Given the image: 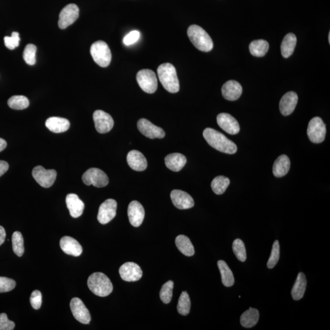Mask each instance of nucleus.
Returning <instances> with one entry per match:
<instances>
[{
    "label": "nucleus",
    "mask_w": 330,
    "mask_h": 330,
    "mask_svg": "<svg viewBox=\"0 0 330 330\" xmlns=\"http://www.w3.org/2000/svg\"><path fill=\"white\" fill-rule=\"evenodd\" d=\"M203 136L209 145L217 151L228 154H234L237 151L236 144L216 130L205 129L203 132Z\"/></svg>",
    "instance_id": "nucleus-1"
},
{
    "label": "nucleus",
    "mask_w": 330,
    "mask_h": 330,
    "mask_svg": "<svg viewBox=\"0 0 330 330\" xmlns=\"http://www.w3.org/2000/svg\"><path fill=\"white\" fill-rule=\"evenodd\" d=\"M159 79L165 90L171 93H178L180 89L179 81L175 67L171 63H164L158 67Z\"/></svg>",
    "instance_id": "nucleus-2"
},
{
    "label": "nucleus",
    "mask_w": 330,
    "mask_h": 330,
    "mask_svg": "<svg viewBox=\"0 0 330 330\" xmlns=\"http://www.w3.org/2000/svg\"><path fill=\"white\" fill-rule=\"evenodd\" d=\"M187 34L191 43L199 51L208 52L213 49V41L208 32L201 26L191 25L188 29Z\"/></svg>",
    "instance_id": "nucleus-3"
},
{
    "label": "nucleus",
    "mask_w": 330,
    "mask_h": 330,
    "mask_svg": "<svg viewBox=\"0 0 330 330\" xmlns=\"http://www.w3.org/2000/svg\"><path fill=\"white\" fill-rule=\"evenodd\" d=\"M88 285L93 294L101 297L109 296L113 290L110 279L105 274L100 272L94 273L89 277Z\"/></svg>",
    "instance_id": "nucleus-4"
},
{
    "label": "nucleus",
    "mask_w": 330,
    "mask_h": 330,
    "mask_svg": "<svg viewBox=\"0 0 330 330\" xmlns=\"http://www.w3.org/2000/svg\"><path fill=\"white\" fill-rule=\"evenodd\" d=\"M91 55L93 60L99 66L107 67L111 61V53L107 44L104 41L99 40L93 44L91 47Z\"/></svg>",
    "instance_id": "nucleus-5"
},
{
    "label": "nucleus",
    "mask_w": 330,
    "mask_h": 330,
    "mask_svg": "<svg viewBox=\"0 0 330 330\" xmlns=\"http://www.w3.org/2000/svg\"><path fill=\"white\" fill-rule=\"evenodd\" d=\"M137 80L140 87L144 92L152 94L154 93L157 89V76L152 70H140L137 75Z\"/></svg>",
    "instance_id": "nucleus-6"
},
{
    "label": "nucleus",
    "mask_w": 330,
    "mask_h": 330,
    "mask_svg": "<svg viewBox=\"0 0 330 330\" xmlns=\"http://www.w3.org/2000/svg\"><path fill=\"white\" fill-rule=\"evenodd\" d=\"M326 133V125L319 117H315L309 122L307 134L309 140L314 143H322Z\"/></svg>",
    "instance_id": "nucleus-7"
},
{
    "label": "nucleus",
    "mask_w": 330,
    "mask_h": 330,
    "mask_svg": "<svg viewBox=\"0 0 330 330\" xmlns=\"http://www.w3.org/2000/svg\"><path fill=\"white\" fill-rule=\"evenodd\" d=\"M82 180L85 185H93L97 188L107 186L109 182L107 175L102 170L95 168L87 170L82 175Z\"/></svg>",
    "instance_id": "nucleus-8"
},
{
    "label": "nucleus",
    "mask_w": 330,
    "mask_h": 330,
    "mask_svg": "<svg viewBox=\"0 0 330 330\" xmlns=\"http://www.w3.org/2000/svg\"><path fill=\"white\" fill-rule=\"evenodd\" d=\"M32 175L41 187L49 188L54 185L57 173L55 170H46L42 166H37L32 170Z\"/></svg>",
    "instance_id": "nucleus-9"
},
{
    "label": "nucleus",
    "mask_w": 330,
    "mask_h": 330,
    "mask_svg": "<svg viewBox=\"0 0 330 330\" xmlns=\"http://www.w3.org/2000/svg\"><path fill=\"white\" fill-rule=\"evenodd\" d=\"M79 17V8L75 4H69L61 11L59 16L58 26L61 29H66L73 24Z\"/></svg>",
    "instance_id": "nucleus-10"
},
{
    "label": "nucleus",
    "mask_w": 330,
    "mask_h": 330,
    "mask_svg": "<svg viewBox=\"0 0 330 330\" xmlns=\"http://www.w3.org/2000/svg\"><path fill=\"white\" fill-rule=\"evenodd\" d=\"M117 202L113 199H108L100 206L97 220L102 225L110 222L116 217Z\"/></svg>",
    "instance_id": "nucleus-11"
},
{
    "label": "nucleus",
    "mask_w": 330,
    "mask_h": 330,
    "mask_svg": "<svg viewBox=\"0 0 330 330\" xmlns=\"http://www.w3.org/2000/svg\"><path fill=\"white\" fill-rule=\"evenodd\" d=\"M93 119L97 131L100 134H106L110 132L114 126L112 117L102 110H96L93 114Z\"/></svg>",
    "instance_id": "nucleus-12"
},
{
    "label": "nucleus",
    "mask_w": 330,
    "mask_h": 330,
    "mask_svg": "<svg viewBox=\"0 0 330 330\" xmlns=\"http://www.w3.org/2000/svg\"><path fill=\"white\" fill-rule=\"evenodd\" d=\"M70 307L76 320L82 324L90 323L91 320L90 312L80 299H72L70 301Z\"/></svg>",
    "instance_id": "nucleus-13"
},
{
    "label": "nucleus",
    "mask_w": 330,
    "mask_h": 330,
    "mask_svg": "<svg viewBox=\"0 0 330 330\" xmlns=\"http://www.w3.org/2000/svg\"><path fill=\"white\" fill-rule=\"evenodd\" d=\"M119 274L121 278L128 282L138 281L143 276L140 267L131 262H126L120 267Z\"/></svg>",
    "instance_id": "nucleus-14"
},
{
    "label": "nucleus",
    "mask_w": 330,
    "mask_h": 330,
    "mask_svg": "<svg viewBox=\"0 0 330 330\" xmlns=\"http://www.w3.org/2000/svg\"><path fill=\"white\" fill-rule=\"evenodd\" d=\"M139 131L146 137L155 139V138H163L165 136V132L163 129L153 125L146 119H141L137 123Z\"/></svg>",
    "instance_id": "nucleus-15"
},
{
    "label": "nucleus",
    "mask_w": 330,
    "mask_h": 330,
    "mask_svg": "<svg viewBox=\"0 0 330 330\" xmlns=\"http://www.w3.org/2000/svg\"><path fill=\"white\" fill-rule=\"evenodd\" d=\"M217 120L220 128L230 135H236L240 132L239 123L231 114L220 113L218 115Z\"/></svg>",
    "instance_id": "nucleus-16"
},
{
    "label": "nucleus",
    "mask_w": 330,
    "mask_h": 330,
    "mask_svg": "<svg viewBox=\"0 0 330 330\" xmlns=\"http://www.w3.org/2000/svg\"><path fill=\"white\" fill-rule=\"evenodd\" d=\"M171 198L174 205L181 210L192 208L194 205L193 197L184 191L173 190L171 193Z\"/></svg>",
    "instance_id": "nucleus-17"
},
{
    "label": "nucleus",
    "mask_w": 330,
    "mask_h": 330,
    "mask_svg": "<svg viewBox=\"0 0 330 330\" xmlns=\"http://www.w3.org/2000/svg\"><path fill=\"white\" fill-rule=\"evenodd\" d=\"M129 222L134 227H139L143 223L145 212L139 202L134 201L130 203L128 208Z\"/></svg>",
    "instance_id": "nucleus-18"
},
{
    "label": "nucleus",
    "mask_w": 330,
    "mask_h": 330,
    "mask_svg": "<svg viewBox=\"0 0 330 330\" xmlns=\"http://www.w3.org/2000/svg\"><path fill=\"white\" fill-rule=\"evenodd\" d=\"M298 102V96L296 93L290 91L282 96L279 102V110L284 116H288L293 113Z\"/></svg>",
    "instance_id": "nucleus-19"
},
{
    "label": "nucleus",
    "mask_w": 330,
    "mask_h": 330,
    "mask_svg": "<svg viewBox=\"0 0 330 330\" xmlns=\"http://www.w3.org/2000/svg\"><path fill=\"white\" fill-rule=\"evenodd\" d=\"M222 92L224 98L228 101H234L240 98L242 94V87L239 82L229 80L223 85Z\"/></svg>",
    "instance_id": "nucleus-20"
},
{
    "label": "nucleus",
    "mask_w": 330,
    "mask_h": 330,
    "mask_svg": "<svg viewBox=\"0 0 330 330\" xmlns=\"http://www.w3.org/2000/svg\"><path fill=\"white\" fill-rule=\"evenodd\" d=\"M127 161L132 170L137 171V172H143L147 167V162L146 158L144 157L142 153L133 150L129 152Z\"/></svg>",
    "instance_id": "nucleus-21"
},
{
    "label": "nucleus",
    "mask_w": 330,
    "mask_h": 330,
    "mask_svg": "<svg viewBox=\"0 0 330 330\" xmlns=\"http://www.w3.org/2000/svg\"><path fill=\"white\" fill-rule=\"evenodd\" d=\"M60 247L66 254L75 257L80 256L82 252V246L78 241L69 236H64L61 238Z\"/></svg>",
    "instance_id": "nucleus-22"
},
{
    "label": "nucleus",
    "mask_w": 330,
    "mask_h": 330,
    "mask_svg": "<svg viewBox=\"0 0 330 330\" xmlns=\"http://www.w3.org/2000/svg\"><path fill=\"white\" fill-rule=\"evenodd\" d=\"M66 202L70 216L73 218L80 217L85 209L84 202L75 194H69L66 196Z\"/></svg>",
    "instance_id": "nucleus-23"
},
{
    "label": "nucleus",
    "mask_w": 330,
    "mask_h": 330,
    "mask_svg": "<svg viewBox=\"0 0 330 330\" xmlns=\"http://www.w3.org/2000/svg\"><path fill=\"white\" fill-rule=\"evenodd\" d=\"M165 164L168 169L173 172H180L187 163V158L179 153H174L168 155L164 158Z\"/></svg>",
    "instance_id": "nucleus-24"
},
{
    "label": "nucleus",
    "mask_w": 330,
    "mask_h": 330,
    "mask_svg": "<svg viewBox=\"0 0 330 330\" xmlns=\"http://www.w3.org/2000/svg\"><path fill=\"white\" fill-rule=\"evenodd\" d=\"M46 126L54 133L60 134L67 131L70 125L68 120L63 117H52L47 119Z\"/></svg>",
    "instance_id": "nucleus-25"
},
{
    "label": "nucleus",
    "mask_w": 330,
    "mask_h": 330,
    "mask_svg": "<svg viewBox=\"0 0 330 330\" xmlns=\"http://www.w3.org/2000/svg\"><path fill=\"white\" fill-rule=\"evenodd\" d=\"M291 161L287 155H282L276 159L273 167V173L276 178H282L290 172Z\"/></svg>",
    "instance_id": "nucleus-26"
},
{
    "label": "nucleus",
    "mask_w": 330,
    "mask_h": 330,
    "mask_svg": "<svg viewBox=\"0 0 330 330\" xmlns=\"http://www.w3.org/2000/svg\"><path fill=\"white\" fill-rule=\"evenodd\" d=\"M306 285H307V281L305 274L299 273L291 291L292 297L294 300H300L303 298L305 293Z\"/></svg>",
    "instance_id": "nucleus-27"
},
{
    "label": "nucleus",
    "mask_w": 330,
    "mask_h": 330,
    "mask_svg": "<svg viewBox=\"0 0 330 330\" xmlns=\"http://www.w3.org/2000/svg\"><path fill=\"white\" fill-rule=\"evenodd\" d=\"M259 319V312L258 309L250 308L244 312L240 317V323L244 328H250L255 326Z\"/></svg>",
    "instance_id": "nucleus-28"
},
{
    "label": "nucleus",
    "mask_w": 330,
    "mask_h": 330,
    "mask_svg": "<svg viewBox=\"0 0 330 330\" xmlns=\"http://www.w3.org/2000/svg\"><path fill=\"white\" fill-rule=\"evenodd\" d=\"M297 44V37L293 33H288L282 40L281 50L282 57L285 58L290 57L293 55Z\"/></svg>",
    "instance_id": "nucleus-29"
},
{
    "label": "nucleus",
    "mask_w": 330,
    "mask_h": 330,
    "mask_svg": "<svg viewBox=\"0 0 330 330\" xmlns=\"http://www.w3.org/2000/svg\"><path fill=\"white\" fill-rule=\"evenodd\" d=\"M177 247L182 254L186 256H192L194 255V249L190 238L185 235H180L176 238Z\"/></svg>",
    "instance_id": "nucleus-30"
},
{
    "label": "nucleus",
    "mask_w": 330,
    "mask_h": 330,
    "mask_svg": "<svg viewBox=\"0 0 330 330\" xmlns=\"http://www.w3.org/2000/svg\"><path fill=\"white\" fill-rule=\"evenodd\" d=\"M218 267L222 276V283L226 287H231L234 284V277L232 271L225 261H218Z\"/></svg>",
    "instance_id": "nucleus-31"
},
{
    "label": "nucleus",
    "mask_w": 330,
    "mask_h": 330,
    "mask_svg": "<svg viewBox=\"0 0 330 330\" xmlns=\"http://www.w3.org/2000/svg\"><path fill=\"white\" fill-rule=\"evenodd\" d=\"M249 49L252 55L262 57L269 51V44L263 39L253 40L250 44Z\"/></svg>",
    "instance_id": "nucleus-32"
},
{
    "label": "nucleus",
    "mask_w": 330,
    "mask_h": 330,
    "mask_svg": "<svg viewBox=\"0 0 330 330\" xmlns=\"http://www.w3.org/2000/svg\"><path fill=\"white\" fill-rule=\"evenodd\" d=\"M230 184V180L227 177L220 176L216 177L212 182L211 187L214 192L220 195L225 192Z\"/></svg>",
    "instance_id": "nucleus-33"
},
{
    "label": "nucleus",
    "mask_w": 330,
    "mask_h": 330,
    "mask_svg": "<svg viewBox=\"0 0 330 330\" xmlns=\"http://www.w3.org/2000/svg\"><path fill=\"white\" fill-rule=\"evenodd\" d=\"M9 107L14 110H24L28 108L29 102L27 97L23 96H14L8 100Z\"/></svg>",
    "instance_id": "nucleus-34"
},
{
    "label": "nucleus",
    "mask_w": 330,
    "mask_h": 330,
    "mask_svg": "<svg viewBox=\"0 0 330 330\" xmlns=\"http://www.w3.org/2000/svg\"><path fill=\"white\" fill-rule=\"evenodd\" d=\"M191 302L187 292H182L179 299L178 311L182 316H187L190 313Z\"/></svg>",
    "instance_id": "nucleus-35"
},
{
    "label": "nucleus",
    "mask_w": 330,
    "mask_h": 330,
    "mask_svg": "<svg viewBox=\"0 0 330 330\" xmlns=\"http://www.w3.org/2000/svg\"><path fill=\"white\" fill-rule=\"evenodd\" d=\"M13 251L19 257H21L24 253V243L21 232L16 231L12 237Z\"/></svg>",
    "instance_id": "nucleus-36"
},
{
    "label": "nucleus",
    "mask_w": 330,
    "mask_h": 330,
    "mask_svg": "<svg viewBox=\"0 0 330 330\" xmlns=\"http://www.w3.org/2000/svg\"><path fill=\"white\" fill-rule=\"evenodd\" d=\"M232 250H233L234 253L238 260L241 262L246 261V249L242 240L239 239V238L235 239L234 241L233 244H232Z\"/></svg>",
    "instance_id": "nucleus-37"
},
{
    "label": "nucleus",
    "mask_w": 330,
    "mask_h": 330,
    "mask_svg": "<svg viewBox=\"0 0 330 330\" xmlns=\"http://www.w3.org/2000/svg\"><path fill=\"white\" fill-rule=\"evenodd\" d=\"M174 282L169 281L163 285L160 292V297L162 302L165 304H169L172 301Z\"/></svg>",
    "instance_id": "nucleus-38"
},
{
    "label": "nucleus",
    "mask_w": 330,
    "mask_h": 330,
    "mask_svg": "<svg viewBox=\"0 0 330 330\" xmlns=\"http://www.w3.org/2000/svg\"><path fill=\"white\" fill-rule=\"evenodd\" d=\"M36 47L33 44H28L23 52V57L26 64L33 66L36 63Z\"/></svg>",
    "instance_id": "nucleus-39"
},
{
    "label": "nucleus",
    "mask_w": 330,
    "mask_h": 330,
    "mask_svg": "<svg viewBox=\"0 0 330 330\" xmlns=\"http://www.w3.org/2000/svg\"><path fill=\"white\" fill-rule=\"evenodd\" d=\"M280 254V246L278 240H276L273 243L272 252L267 262V267L270 269H273L275 267L279 259Z\"/></svg>",
    "instance_id": "nucleus-40"
},
{
    "label": "nucleus",
    "mask_w": 330,
    "mask_h": 330,
    "mask_svg": "<svg viewBox=\"0 0 330 330\" xmlns=\"http://www.w3.org/2000/svg\"><path fill=\"white\" fill-rule=\"evenodd\" d=\"M16 285V282L14 280L7 277H0V293H8L13 290Z\"/></svg>",
    "instance_id": "nucleus-41"
},
{
    "label": "nucleus",
    "mask_w": 330,
    "mask_h": 330,
    "mask_svg": "<svg viewBox=\"0 0 330 330\" xmlns=\"http://www.w3.org/2000/svg\"><path fill=\"white\" fill-rule=\"evenodd\" d=\"M20 37L19 32H13L11 36H6L4 38L6 47L10 50H14L19 46Z\"/></svg>",
    "instance_id": "nucleus-42"
},
{
    "label": "nucleus",
    "mask_w": 330,
    "mask_h": 330,
    "mask_svg": "<svg viewBox=\"0 0 330 330\" xmlns=\"http://www.w3.org/2000/svg\"><path fill=\"white\" fill-rule=\"evenodd\" d=\"M42 294L39 291L32 292L30 297V303L32 307L34 309H39L42 305Z\"/></svg>",
    "instance_id": "nucleus-43"
},
{
    "label": "nucleus",
    "mask_w": 330,
    "mask_h": 330,
    "mask_svg": "<svg viewBox=\"0 0 330 330\" xmlns=\"http://www.w3.org/2000/svg\"><path fill=\"white\" fill-rule=\"evenodd\" d=\"M15 328V323L8 319L5 313L0 314V330H13Z\"/></svg>",
    "instance_id": "nucleus-44"
},
{
    "label": "nucleus",
    "mask_w": 330,
    "mask_h": 330,
    "mask_svg": "<svg viewBox=\"0 0 330 330\" xmlns=\"http://www.w3.org/2000/svg\"><path fill=\"white\" fill-rule=\"evenodd\" d=\"M140 37V32L138 31L134 30L130 32L128 34L123 38V43L127 46L132 45V44L137 43Z\"/></svg>",
    "instance_id": "nucleus-45"
},
{
    "label": "nucleus",
    "mask_w": 330,
    "mask_h": 330,
    "mask_svg": "<svg viewBox=\"0 0 330 330\" xmlns=\"http://www.w3.org/2000/svg\"><path fill=\"white\" fill-rule=\"evenodd\" d=\"M9 169V164L7 161L0 160V177L4 175L8 172Z\"/></svg>",
    "instance_id": "nucleus-46"
},
{
    "label": "nucleus",
    "mask_w": 330,
    "mask_h": 330,
    "mask_svg": "<svg viewBox=\"0 0 330 330\" xmlns=\"http://www.w3.org/2000/svg\"><path fill=\"white\" fill-rule=\"evenodd\" d=\"M6 238V231L2 226H0V246L5 242Z\"/></svg>",
    "instance_id": "nucleus-47"
},
{
    "label": "nucleus",
    "mask_w": 330,
    "mask_h": 330,
    "mask_svg": "<svg viewBox=\"0 0 330 330\" xmlns=\"http://www.w3.org/2000/svg\"><path fill=\"white\" fill-rule=\"evenodd\" d=\"M7 143L5 140L2 139L0 138V152L4 151V150L7 147Z\"/></svg>",
    "instance_id": "nucleus-48"
},
{
    "label": "nucleus",
    "mask_w": 330,
    "mask_h": 330,
    "mask_svg": "<svg viewBox=\"0 0 330 330\" xmlns=\"http://www.w3.org/2000/svg\"><path fill=\"white\" fill-rule=\"evenodd\" d=\"M328 40H329V43H330V32H329V35H328Z\"/></svg>",
    "instance_id": "nucleus-49"
}]
</instances>
